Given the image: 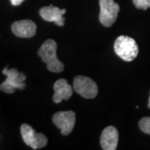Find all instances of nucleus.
Segmentation results:
<instances>
[{
	"mask_svg": "<svg viewBox=\"0 0 150 150\" xmlns=\"http://www.w3.org/2000/svg\"><path fill=\"white\" fill-rule=\"evenodd\" d=\"M38 56L47 64L50 72L60 73L64 69V64L57 57V43L53 39H48L38 49Z\"/></svg>",
	"mask_w": 150,
	"mask_h": 150,
	"instance_id": "obj_1",
	"label": "nucleus"
},
{
	"mask_svg": "<svg viewBox=\"0 0 150 150\" xmlns=\"http://www.w3.org/2000/svg\"><path fill=\"white\" fill-rule=\"evenodd\" d=\"M114 52L123 61L131 62L139 54V47L134 38L129 36H119L114 42Z\"/></svg>",
	"mask_w": 150,
	"mask_h": 150,
	"instance_id": "obj_2",
	"label": "nucleus"
},
{
	"mask_svg": "<svg viewBox=\"0 0 150 150\" xmlns=\"http://www.w3.org/2000/svg\"><path fill=\"white\" fill-rule=\"evenodd\" d=\"M4 74L7 76L6 80L0 85V89L7 93H13L18 89H24L25 88V83L26 76L23 73H19L15 69L8 70L6 68L3 71Z\"/></svg>",
	"mask_w": 150,
	"mask_h": 150,
	"instance_id": "obj_3",
	"label": "nucleus"
},
{
	"mask_svg": "<svg viewBox=\"0 0 150 150\" xmlns=\"http://www.w3.org/2000/svg\"><path fill=\"white\" fill-rule=\"evenodd\" d=\"M99 22L105 27H111L117 19L119 5L113 0H99Z\"/></svg>",
	"mask_w": 150,
	"mask_h": 150,
	"instance_id": "obj_4",
	"label": "nucleus"
},
{
	"mask_svg": "<svg viewBox=\"0 0 150 150\" xmlns=\"http://www.w3.org/2000/svg\"><path fill=\"white\" fill-rule=\"evenodd\" d=\"M74 89L85 98H94L98 94V88L96 83L85 76H77L74 79Z\"/></svg>",
	"mask_w": 150,
	"mask_h": 150,
	"instance_id": "obj_5",
	"label": "nucleus"
},
{
	"mask_svg": "<svg viewBox=\"0 0 150 150\" xmlns=\"http://www.w3.org/2000/svg\"><path fill=\"white\" fill-rule=\"evenodd\" d=\"M21 134L24 143L33 149H42L48 144V139L44 134H37L30 125L26 123L22 124Z\"/></svg>",
	"mask_w": 150,
	"mask_h": 150,
	"instance_id": "obj_6",
	"label": "nucleus"
},
{
	"mask_svg": "<svg viewBox=\"0 0 150 150\" xmlns=\"http://www.w3.org/2000/svg\"><path fill=\"white\" fill-rule=\"evenodd\" d=\"M53 123L61 130L63 135H69L74 128L75 112L74 111L57 112L53 116Z\"/></svg>",
	"mask_w": 150,
	"mask_h": 150,
	"instance_id": "obj_7",
	"label": "nucleus"
},
{
	"mask_svg": "<svg viewBox=\"0 0 150 150\" xmlns=\"http://www.w3.org/2000/svg\"><path fill=\"white\" fill-rule=\"evenodd\" d=\"M37 26L29 19L14 22L12 24V31L19 38H32L36 34Z\"/></svg>",
	"mask_w": 150,
	"mask_h": 150,
	"instance_id": "obj_8",
	"label": "nucleus"
},
{
	"mask_svg": "<svg viewBox=\"0 0 150 150\" xmlns=\"http://www.w3.org/2000/svg\"><path fill=\"white\" fill-rule=\"evenodd\" d=\"M118 143V130L113 126L103 129L100 137V144L103 150H115Z\"/></svg>",
	"mask_w": 150,
	"mask_h": 150,
	"instance_id": "obj_9",
	"label": "nucleus"
},
{
	"mask_svg": "<svg viewBox=\"0 0 150 150\" xmlns=\"http://www.w3.org/2000/svg\"><path fill=\"white\" fill-rule=\"evenodd\" d=\"M54 94L53 100L55 103H59L63 100H69L73 94V88L64 79H60L54 84Z\"/></svg>",
	"mask_w": 150,
	"mask_h": 150,
	"instance_id": "obj_10",
	"label": "nucleus"
},
{
	"mask_svg": "<svg viewBox=\"0 0 150 150\" xmlns=\"http://www.w3.org/2000/svg\"><path fill=\"white\" fill-rule=\"evenodd\" d=\"M39 14L45 21L54 22L60 27L64 25V18L63 17L61 9L58 7L53 5L43 7L39 11Z\"/></svg>",
	"mask_w": 150,
	"mask_h": 150,
	"instance_id": "obj_11",
	"label": "nucleus"
},
{
	"mask_svg": "<svg viewBox=\"0 0 150 150\" xmlns=\"http://www.w3.org/2000/svg\"><path fill=\"white\" fill-rule=\"evenodd\" d=\"M139 126L142 132L150 135V117H144L141 118Z\"/></svg>",
	"mask_w": 150,
	"mask_h": 150,
	"instance_id": "obj_12",
	"label": "nucleus"
},
{
	"mask_svg": "<svg viewBox=\"0 0 150 150\" xmlns=\"http://www.w3.org/2000/svg\"><path fill=\"white\" fill-rule=\"evenodd\" d=\"M134 6L139 8L146 10L150 8V0H133Z\"/></svg>",
	"mask_w": 150,
	"mask_h": 150,
	"instance_id": "obj_13",
	"label": "nucleus"
},
{
	"mask_svg": "<svg viewBox=\"0 0 150 150\" xmlns=\"http://www.w3.org/2000/svg\"><path fill=\"white\" fill-rule=\"evenodd\" d=\"M11 4L13 6H18L19 4H21L24 1V0H10Z\"/></svg>",
	"mask_w": 150,
	"mask_h": 150,
	"instance_id": "obj_14",
	"label": "nucleus"
},
{
	"mask_svg": "<svg viewBox=\"0 0 150 150\" xmlns=\"http://www.w3.org/2000/svg\"><path fill=\"white\" fill-rule=\"evenodd\" d=\"M61 11H62V13H63V15L66 13V9H65V8H63V9H61Z\"/></svg>",
	"mask_w": 150,
	"mask_h": 150,
	"instance_id": "obj_15",
	"label": "nucleus"
},
{
	"mask_svg": "<svg viewBox=\"0 0 150 150\" xmlns=\"http://www.w3.org/2000/svg\"><path fill=\"white\" fill-rule=\"evenodd\" d=\"M148 107L150 108V95H149V104H148Z\"/></svg>",
	"mask_w": 150,
	"mask_h": 150,
	"instance_id": "obj_16",
	"label": "nucleus"
}]
</instances>
